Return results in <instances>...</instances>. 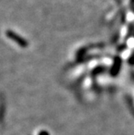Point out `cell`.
Returning <instances> with one entry per match:
<instances>
[{"instance_id":"cell-1","label":"cell","mask_w":134,"mask_h":135,"mask_svg":"<svg viewBox=\"0 0 134 135\" xmlns=\"http://www.w3.org/2000/svg\"><path fill=\"white\" fill-rule=\"evenodd\" d=\"M7 36L10 39H11L13 41L16 42L19 45L22 46V47H26L28 45V42L24 40L23 38H22L20 36H19L18 34L15 33L14 32L8 30L7 32Z\"/></svg>"},{"instance_id":"cell-2","label":"cell","mask_w":134,"mask_h":135,"mask_svg":"<svg viewBox=\"0 0 134 135\" xmlns=\"http://www.w3.org/2000/svg\"><path fill=\"white\" fill-rule=\"evenodd\" d=\"M120 66V60L119 58H116L115 60V66L113 67V70H118Z\"/></svg>"},{"instance_id":"cell-3","label":"cell","mask_w":134,"mask_h":135,"mask_svg":"<svg viewBox=\"0 0 134 135\" xmlns=\"http://www.w3.org/2000/svg\"><path fill=\"white\" fill-rule=\"evenodd\" d=\"M40 135H48L46 132H41V133H40Z\"/></svg>"},{"instance_id":"cell-4","label":"cell","mask_w":134,"mask_h":135,"mask_svg":"<svg viewBox=\"0 0 134 135\" xmlns=\"http://www.w3.org/2000/svg\"><path fill=\"white\" fill-rule=\"evenodd\" d=\"M131 2H132V3H134V0H131Z\"/></svg>"}]
</instances>
